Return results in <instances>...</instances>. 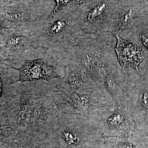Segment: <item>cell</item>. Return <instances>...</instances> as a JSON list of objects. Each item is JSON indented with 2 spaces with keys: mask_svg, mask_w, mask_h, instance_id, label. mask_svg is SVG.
<instances>
[{
  "mask_svg": "<svg viewBox=\"0 0 148 148\" xmlns=\"http://www.w3.org/2000/svg\"><path fill=\"white\" fill-rule=\"evenodd\" d=\"M98 119L66 116L59 131L63 148H99L105 142Z\"/></svg>",
  "mask_w": 148,
  "mask_h": 148,
  "instance_id": "cell-2",
  "label": "cell"
},
{
  "mask_svg": "<svg viewBox=\"0 0 148 148\" xmlns=\"http://www.w3.org/2000/svg\"><path fill=\"white\" fill-rule=\"evenodd\" d=\"M105 144L111 148H139L133 133L126 137L106 138Z\"/></svg>",
  "mask_w": 148,
  "mask_h": 148,
  "instance_id": "cell-11",
  "label": "cell"
},
{
  "mask_svg": "<svg viewBox=\"0 0 148 148\" xmlns=\"http://www.w3.org/2000/svg\"><path fill=\"white\" fill-rule=\"evenodd\" d=\"M29 106L27 104L21 106L18 115V119L20 121H23L25 119H27L29 112Z\"/></svg>",
  "mask_w": 148,
  "mask_h": 148,
  "instance_id": "cell-13",
  "label": "cell"
},
{
  "mask_svg": "<svg viewBox=\"0 0 148 148\" xmlns=\"http://www.w3.org/2000/svg\"><path fill=\"white\" fill-rule=\"evenodd\" d=\"M63 83L65 91L85 94L99 92L109 93L103 86L93 81L83 69L72 63L66 66Z\"/></svg>",
  "mask_w": 148,
  "mask_h": 148,
  "instance_id": "cell-7",
  "label": "cell"
},
{
  "mask_svg": "<svg viewBox=\"0 0 148 148\" xmlns=\"http://www.w3.org/2000/svg\"><path fill=\"white\" fill-rule=\"evenodd\" d=\"M2 29H3V27H2V25L0 24V35H1V32H2Z\"/></svg>",
  "mask_w": 148,
  "mask_h": 148,
  "instance_id": "cell-18",
  "label": "cell"
},
{
  "mask_svg": "<svg viewBox=\"0 0 148 148\" xmlns=\"http://www.w3.org/2000/svg\"><path fill=\"white\" fill-rule=\"evenodd\" d=\"M139 38L140 40V42L148 50V36L145 35L144 34H141L139 35Z\"/></svg>",
  "mask_w": 148,
  "mask_h": 148,
  "instance_id": "cell-15",
  "label": "cell"
},
{
  "mask_svg": "<svg viewBox=\"0 0 148 148\" xmlns=\"http://www.w3.org/2000/svg\"><path fill=\"white\" fill-rule=\"evenodd\" d=\"M1 63H2V62H1V59L0 58V65L1 64Z\"/></svg>",
  "mask_w": 148,
  "mask_h": 148,
  "instance_id": "cell-19",
  "label": "cell"
},
{
  "mask_svg": "<svg viewBox=\"0 0 148 148\" xmlns=\"http://www.w3.org/2000/svg\"><path fill=\"white\" fill-rule=\"evenodd\" d=\"M84 32L80 27L79 2H71L53 16H46L32 33V42L47 47H70Z\"/></svg>",
  "mask_w": 148,
  "mask_h": 148,
  "instance_id": "cell-1",
  "label": "cell"
},
{
  "mask_svg": "<svg viewBox=\"0 0 148 148\" xmlns=\"http://www.w3.org/2000/svg\"><path fill=\"white\" fill-rule=\"evenodd\" d=\"M117 0H84L79 2L80 27L89 35L110 32Z\"/></svg>",
  "mask_w": 148,
  "mask_h": 148,
  "instance_id": "cell-4",
  "label": "cell"
},
{
  "mask_svg": "<svg viewBox=\"0 0 148 148\" xmlns=\"http://www.w3.org/2000/svg\"><path fill=\"white\" fill-rule=\"evenodd\" d=\"M111 148L110 147H109L108 145H107L106 144H105V142H104V144L102 145V146H101L100 148Z\"/></svg>",
  "mask_w": 148,
  "mask_h": 148,
  "instance_id": "cell-16",
  "label": "cell"
},
{
  "mask_svg": "<svg viewBox=\"0 0 148 148\" xmlns=\"http://www.w3.org/2000/svg\"><path fill=\"white\" fill-rule=\"evenodd\" d=\"M48 16L36 5L21 2L0 7V24L3 28L33 33Z\"/></svg>",
  "mask_w": 148,
  "mask_h": 148,
  "instance_id": "cell-5",
  "label": "cell"
},
{
  "mask_svg": "<svg viewBox=\"0 0 148 148\" xmlns=\"http://www.w3.org/2000/svg\"><path fill=\"white\" fill-rule=\"evenodd\" d=\"M116 38L115 52L119 63L123 70L132 67L139 74L138 66L145 57L142 47L136 43L121 38L119 34H112Z\"/></svg>",
  "mask_w": 148,
  "mask_h": 148,
  "instance_id": "cell-8",
  "label": "cell"
},
{
  "mask_svg": "<svg viewBox=\"0 0 148 148\" xmlns=\"http://www.w3.org/2000/svg\"><path fill=\"white\" fill-rule=\"evenodd\" d=\"M0 41L7 51L19 52L32 42V33L3 27Z\"/></svg>",
  "mask_w": 148,
  "mask_h": 148,
  "instance_id": "cell-10",
  "label": "cell"
},
{
  "mask_svg": "<svg viewBox=\"0 0 148 148\" xmlns=\"http://www.w3.org/2000/svg\"><path fill=\"white\" fill-rule=\"evenodd\" d=\"M56 1V6L53 8V11H52L50 16H53L60 9L68 5L70 2L73 1H77V2H81L84 0H55Z\"/></svg>",
  "mask_w": 148,
  "mask_h": 148,
  "instance_id": "cell-12",
  "label": "cell"
},
{
  "mask_svg": "<svg viewBox=\"0 0 148 148\" xmlns=\"http://www.w3.org/2000/svg\"><path fill=\"white\" fill-rule=\"evenodd\" d=\"M56 97L66 116L98 119L103 112L116 108L111 95L108 93L85 94L61 90Z\"/></svg>",
  "mask_w": 148,
  "mask_h": 148,
  "instance_id": "cell-3",
  "label": "cell"
},
{
  "mask_svg": "<svg viewBox=\"0 0 148 148\" xmlns=\"http://www.w3.org/2000/svg\"></svg>",
  "mask_w": 148,
  "mask_h": 148,
  "instance_id": "cell-21",
  "label": "cell"
},
{
  "mask_svg": "<svg viewBox=\"0 0 148 148\" xmlns=\"http://www.w3.org/2000/svg\"><path fill=\"white\" fill-rule=\"evenodd\" d=\"M104 139L126 137L133 132V121L126 108H115L99 117Z\"/></svg>",
  "mask_w": 148,
  "mask_h": 148,
  "instance_id": "cell-6",
  "label": "cell"
},
{
  "mask_svg": "<svg viewBox=\"0 0 148 148\" xmlns=\"http://www.w3.org/2000/svg\"><path fill=\"white\" fill-rule=\"evenodd\" d=\"M1 134V128H0V136Z\"/></svg>",
  "mask_w": 148,
  "mask_h": 148,
  "instance_id": "cell-20",
  "label": "cell"
},
{
  "mask_svg": "<svg viewBox=\"0 0 148 148\" xmlns=\"http://www.w3.org/2000/svg\"><path fill=\"white\" fill-rule=\"evenodd\" d=\"M23 0H0V7L22 2Z\"/></svg>",
  "mask_w": 148,
  "mask_h": 148,
  "instance_id": "cell-14",
  "label": "cell"
},
{
  "mask_svg": "<svg viewBox=\"0 0 148 148\" xmlns=\"http://www.w3.org/2000/svg\"><path fill=\"white\" fill-rule=\"evenodd\" d=\"M2 85L0 82V96L2 95Z\"/></svg>",
  "mask_w": 148,
  "mask_h": 148,
  "instance_id": "cell-17",
  "label": "cell"
},
{
  "mask_svg": "<svg viewBox=\"0 0 148 148\" xmlns=\"http://www.w3.org/2000/svg\"><path fill=\"white\" fill-rule=\"evenodd\" d=\"M16 70L19 74V81L22 82L34 80L49 81L60 77L56 67L47 63L42 58L27 60Z\"/></svg>",
  "mask_w": 148,
  "mask_h": 148,
  "instance_id": "cell-9",
  "label": "cell"
}]
</instances>
